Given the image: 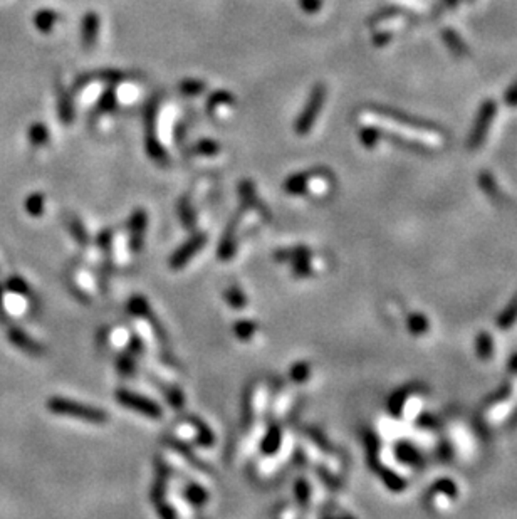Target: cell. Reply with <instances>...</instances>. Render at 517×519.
I'll list each match as a JSON object with an SVG mask.
<instances>
[{
    "instance_id": "6da1fadb",
    "label": "cell",
    "mask_w": 517,
    "mask_h": 519,
    "mask_svg": "<svg viewBox=\"0 0 517 519\" xmlns=\"http://www.w3.org/2000/svg\"><path fill=\"white\" fill-rule=\"evenodd\" d=\"M361 121L366 123L368 126L380 128V130L393 133L395 137H400L408 141H414L416 145H423L427 148H438L442 146V135L437 131H432L428 128H420L415 125H410L407 121H400V119L392 118V116L378 113V111H365L361 115Z\"/></svg>"
},
{
    "instance_id": "7a4b0ae2",
    "label": "cell",
    "mask_w": 517,
    "mask_h": 519,
    "mask_svg": "<svg viewBox=\"0 0 517 519\" xmlns=\"http://www.w3.org/2000/svg\"><path fill=\"white\" fill-rule=\"evenodd\" d=\"M48 409L56 415L79 418V420H88L92 424H103L108 420V415L103 410L94 409V407L78 404V402L64 400V398H51L48 402Z\"/></svg>"
},
{
    "instance_id": "3957f363",
    "label": "cell",
    "mask_w": 517,
    "mask_h": 519,
    "mask_svg": "<svg viewBox=\"0 0 517 519\" xmlns=\"http://www.w3.org/2000/svg\"><path fill=\"white\" fill-rule=\"evenodd\" d=\"M324 101H326V88H324L323 84H316V86L311 89L310 96H307V101L304 104L303 111H301V115L294 123L296 135L304 137V135L310 133L312 126H314L316 119H318L319 113H321Z\"/></svg>"
},
{
    "instance_id": "277c9868",
    "label": "cell",
    "mask_w": 517,
    "mask_h": 519,
    "mask_svg": "<svg viewBox=\"0 0 517 519\" xmlns=\"http://www.w3.org/2000/svg\"><path fill=\"white\" fill-rule=\"evenodd\" d=\"M285 192L289 193H311L323 197L331 190V180L324 173H298L292 175L284 184Z\"/></svg>"
},
{
    "instance_id": "5b68a950",
    "label": "cell",
    "mask_w": 517,
    "mask_h": 519,
    "mask_svg": "<svg viewBox=\"0 0 517 519\" xmlns=\"http://www.w3.org/2000/svg\"><path fill=\"white\" fill-rule=\"evenodd\" d=\"M118 402L121 405L128 407L131 410H136L138 413H143V415L150 417V418H160L161 417V409L150 398L143 397V395L133 393L130 390H119L116 393Z\"/></svg>"
},
{
    "instance_id": "8992f818",
    "label": "cell",
    "mask_w": 517,
    "mask_h": 519,
    "mask_svg": "<svg viewBox=\"0 0 517 519\" xmlns=\"http://www.w3.org/2000/svg\"><path fill=\"white\" fill-rule=\"evenodd\" d=\"M156 111L155 106L148 108L146 111V150L153 160L165 161L167 160V152L163 148V143L156 138Z\"/></svg>"
},
{
    "instance_id": "52a82bcc",
    "label": "cell",
    "mask_w": 517,
    "mask_h": 519,
    "mask_svg": "<svg viewBox=\"0 0 517 519\" xmlns=\"http://www.w3.org/2000/svg\"><path fill=\"white\" fill-rule=\"evenodd\" d=\"M267 398L269 390L265 383H258V385L252 386L249 395H247V417L258 418L261 413H264L265 409H267Z\"/></svg>"
},
{
    "instance_id": "ba28073f",
    "label": "cell",
    "mask_w": 517,
    "mask_h": 519,
    "mask_svg": "<svg viewBox=\"0 0 517 519\" xmlns=\"http://www.w3.org/2000/svg\"><path fill=\"white\" fill-rule=\"evenodd\" d=\"M99 15L96 12H86L81 19V42L86 49H91L92 46L98 42V36H99Z\"/></svg>"
},
{
    "instance_id": "9c48e42d",
    "label": "cell",
    "mask_w": 517,
    "mask_h": 519,
    "mask_svg": "<svg viewBox=\"0 0 517 519\" xmlns=\"http://www.w3.org/2000/svg\"><path fill=\"white\" fill-rule=\"evenodd\" d=\"M203 244H205V235H196V237L192 239V241H188L187 244H185L180 251H176L175 255L172 257V261H170V266H172L173 269H180V267H183L196 253H199V249L203 246Z\"/></svg>"
},
{
    "instance_id": "30bf717a",
    "label": "cell",
    "mask_w": 517,
    "mask_h": 519,
    "mask_svg": "<svg viewBox=\"0 0 517 519\" xmlns=\"http://www.w3.org/2000/svg\"><path fill=\"white\" fill-rule=\"evenodd\" d=\"M110 249H111V257L114 259L118 266L128 264L130 261V237L128 235L121 234H111L110 237Z\"/></svg>"
},
{
    "instance_id": "8fae6325",
    "label": "cell",
    "mask_w": 517,
    "mask_h": 519,
    "mask_svg": "<svg viewBox=\"0 0 517 519\" xmlns=\"http://www.w3.org/2000/svg\"><path fill=\"white\" fill-rule=\"evenodd\" d=\"M494 115H496V104H494V101H487V104L482 108L480 116H478V119H477L476 133H474L472 139H470V146H474V148H476V146L480 145V141L484 139L485 133H487L489 125H491Z\"/></svg>"
},
{
    "instance_id": "7c38bea8",
    "label": "cell",
    "mask_w": 517,
    "mask_h": 519,
    "mask_svg": "<svg viewBox=\"0 0 517 519\" xmlns=\"http://www.w3.org/2000/svg\"><path fill=\"white\" fill-rule=\"evenodd\" d=\"M0 306H3V309L12 316L26 315L27 308H29V304H27V296L12 291H3Z\"/></svg>"
},
{
    "instance_id": "4fadbf2b",
    "label": "cell",
    "mask_w": 517,
    "mask_h": 519,
    "mask_svg": "<svg viewBox=\"0 0 517 519\" xmlns=\"http://www.w3.org/2000/svg\"><path fill=\"white\" fill-rule=\"evenodd\" d=\"M9 340L12 342L14 346L21 348L22 351L26 353H32V355H39L42 351V348L39 346V343L34 342L29 335H26L21 328H10L9 331Z\"/></svg>"
},
{
    "instance_id": "5bb4252c",
    "label": "cell",
    "mask_w": 517,
    "mask_h": 519,
    "mask_svg": "<svg viewBox=\"0 0 517 519\" xmlns=\"http://www.w3.org/2000/svg\"><path fill=\"white\" fill-rule=\"evenodd\" d=\"M57 113H59L61 121L65 125L72 123V119H74V104H72L69 92L61 84H57Z\"/></svg>"
},
{
    "instance_id": "9a60e30c",
    "label": "cell",
    "mask_w": 517,
    "mask_h": 519,
    "mask_svg": "<svg viewBox=\"0 0 517 519\" xmlns=\"http://www.w3.org/2000/svg\"><path fill=\"white\" fill-rule=\"evenodd\" d=\"M208 111L214 115H223V111H229L234 106V96L227 91H215L214 95L208 98Z\"/></svg>"
},
{
    "instance_id": "2e32d148",
    "label": "cell",
    "mask_w": 517,
    "mask_h": 519,
    "mask_svg": "<svg viewBox=\"0 0 517 519\" xmlns=\"http://www.w3.org/2000/svg\"><path fill=\"white\" fill-rule=\"evenodd\" d=\"M106 344L110 350L121 351L130 344V333L123 326L110 328L106 331Z\"/></svg>"
},
{
    "instance_id": "e0dca14e",
    "label": "cell",
    "mask_w": 517,
    "mask_h": 519,
    "mask_svg": "<svg viewBox=\"0 0 517 519\" xmlns=\"http://www.w3.org/2000/svg\"><path fill=\"white\" fill-rule=\"evenodd\" d=\"M57 19H59V15H57V12H54L52 9H41L34 15V26H36V29L39 32L48 34L54 29Z\"/></svg>"
},
{
    "instance_id": "ac0fdd59",
    "label": "cell",
    "mask_w": 517,
    "mask_h": 519,
    "mask_svg": "<svg viewBox=\"0 0 517 519\" xmlns=\"http://www.w3.org/2000/svg\"><path fill=\"white\" fill-rule=\"evenodd\" d=\"M373 26H376L380 30H388L393 32L395 29H401L407 24V19L400 14H385V15H376L375 21L372 22Z\"/></svg>"
},
{
    "instance_id": "d6986e66",
    "label": "cell",
    "mask_w": 517,
    "mask_h": 519,
    "mask_svg": "<svg viewBox=\"0 0 517 519\" xmlns=\"http://www.w3.org/2000/svg\"><path fill=\"white\" fill-rule=\"evenodd\" d=\"M27 138H29L30 145L32 146H37V148H39V146H44L45 143L49 141L48 126L41 121L32 123V125L29 126V131H27Z\"/></svg>"
},
{
    "instance_id": "ffe728a7",
    "label": "cell",
    "mask_w": 517,
    "mask_h": 519,
    "mask_svg": "<svg viewBox=\"0 0 517 519\" xmlns=\"http://www.w3.org/2000/svg\"><path fill=\"white\" fill-rule=\"evenodd\" d=\"M96 103H98V110L103 111V113H110V111H113L118 104L116 89H113V88L103 89Z\"/></svg>"
},
{
    "instance_id": "44dd1931",
    "label": "cell",
    "mask_w": 517,
    "mask_h": 519,
    "mask_svg": "<svg viewBox=\"0 0 517 519\" xmlns=\"http://www.w3.org/2000/svg\"><path fill=\"white\" fill-rule=\"evenodd\" d=\"M130 228H131V232H130L131 237L130 239H131V241H134V239H136V247H140L141 239H143L141 235L146 228L145 212H136V214L133 215V219H131V224H130Z\"/></svg>"
},
{
    "instance_id": "7402d4cb",
    "label": "cell",
    "mask_w": 517,
    "mask_h": 519,
    "mask_svg": "<svg viewBox=\"0 0 517 519\" xmlns=\"http://www.w3.org/2000/svg\"><path fill=\"white\" fill-rule=\"evenodd\" d=\"M72 279L78 284V289L81 293H88L92 294L94 293V282H92V276L88 273L86 269H76L72 273Z\"/></svg>"
},
{
    "instance_id": "603a6c76",
    "label": "cell",
    "mask_w": 517,
    "mask_h": 519,
    "mask_svg": "<svg viewBox=\"0 0 517 519\" xmlns=\"http://www.w3.org/2000/svg\"><path fill=\"white\" fill-rule=\"evenodd\" d=\"M44 204L45 199L42 193H32L26 200V212L32 217H41L44 214Z\"/></svg>"
},
{
    "instance_id": "cb8c5ba5",
    "label": "cell",
    "mask_w": 517,
    "mask_h": 519,
    "mask_svg": "<svg viewBox=\"0 0 517 519\" xmlns=\"http://www.w3.org/2000/svg\"><path fill=\"white\" fill-rule=\"evenodd\" d=\"M194 152L200 157H215L220 152V145L214 139H199L194 146Z\"/></svg>"
},
{
    "instance_id": "d4e9b609",
    "label": "cell",
    "mask_w": 517,
    "mask_h": 519,
    "mask_svg": "<svg viewBox=\"0 0 517 519\" xmlns=\"http://www.w3.org/2000/svg\"><path fill=\"white\" fill-rule=\"evenodd\" d=\"M180 91L185 96H199L205 91V83L199 79H183L180 83Z\"/></svg>"
},
{
    "instance_id": "484cf974",
    "label": "cell",
    "mask_w": 517,
    "mask_h": 519,
    "mask_svg": "<svg viewBox=\"0 0 517 519\" xmlns=\"http://www.w3.org/2000/svg\"><path fill=\"white\" fill-rule=\"evenodd\" d=\"M116 96H118V103H133L134 99L138 98V88H134L133 84L128 83H121L119 89H116Z\"/></svg>"
},
{
    "instance_id": "4316f807",
    "label": "cell",
    "mask_w": 517,
    "mask_h": 519,
    "mask_svg": "<svg viewBox=\"0 0 517 519\" xmlns=\"http://www.w3.org/2000/svg\"><path fill=\"white\" fill-rule=\"evenodd\" d=\"M81 89H83V88H81ZM101 91H103L101 84L96 81V83H91L90 86H86L83 89V92H81V99H83V103H86V104L94 103V101H98Z\"/></svg>"
},
{
    "instance_id": "83f0119b",
    "label": "cell",
    "mask_w": 517,
    "mask_h": 519,
    "mask_svg": "<svg viewBox=\"0 0 517 519\" xmlns=\"http://www.w3.org/2000/svg\"><path fill=\"white\" fill-rule=\"evenodd\" d=\"M7 291H12V293H17V294H24V296H29L30 294V288L29 284L24 281V279H21L19 276H14L10 277L9 281H7Z\"/></svg>"
},
{
    "instance_id": "f1b7e54d",
    "label": "cell",
    "mask_w": 517,
    "mask_h": 519,
    "mask_svg": "<svg viewBox=\"0 0 517 519\" xmlns=\"http://www.w3.org/2000/svg\"><path fill=\"white\" fill-rule=\"evenodd\" d=\"M299 6L306 14H318L321 10L323 2L321 0H299Z\"/></svg>"
},
{
    "instance_id": "f546056e",
    "label": "cell",
    "mask_w": 517,
    "mask_h": 519,
    "mask_svg": "<svg viewBox=\"0 0 517 519\" xmlns=\"http://www.w3.org/2000/svg\"><path fill=\"white\" fill-rule=\"evenodd\" d=\"M235 331H237V335L241 336L242 340H249L250 335H252V333L256 331V326H254L252 323H249V321H244V323H239L237 324Z\"/></svg>"
},
{
    "instance_id": "4dcf8cb0",
    "label": "cell",
    "mask_w": 517,
    "mask_h": 519,
    "mask_svg": "<svg viewBox=\"0 0 517 519\" xmlns=\"http://www.w3.org/2000/svg\"><path fill=\"white\" fill-rule=\"evenodd\" d=\"M376 138H378V130H375V128H373V126L368 128V130H365V128H363V130H361L363 145L373 146V145H375Z\"/></svg>"
},
{
    "instance_id": "1f68e13d",
    "label": "cell",
    "mask_w": 517,
    "mask_h": 519,
    "mask_svg": "<svg viewBox=\"0 0 517 519\" xmlns=\"http://www.w3.org/2000/svg\"><path fill=\"white\" fill-rule=\"evenodd\" d=\"M445 37H447V41L450 42V48H452L455 52H464V49H465V48H464V44H462L460 39H458L457 36H455L454 32H450V30H447V32H445Z\"/></svg>"
},
{
    "instance_id": "d6a6232c",
    "label": "cell",
    "mask_w": 517,
    "mask_h": 519,
    "mask_svg": "<svg viewBox=\"0 0 517 519\" xmlns=\"http://www.w3.org/2000/svg\"><path fill=\"white\" fill-rule=\"evenodd\" d=\"M306 375H310V371H307L306 365L299 363V365L294 366V371H292V378H294V380H298V382L304 380V377H306Z\"/></svg>"
},
{
    "instance_id": "836d02e7",
    "label": "cell",
    "mask_w": 517,
    "mask_h": 519,
    "mask_svg": "<svg viewBox=\"0 0 517 519\" xmlns=\"http://www.w3.org/2000/svg\"><path fill=\"white\" fill-rule=\"evenodd\" d=\"M229 301L232 304L235 303V301H239L241 308H242V306H245V297H242L241 294L237 293V289H229Z\"/></svg>"
},
{
    "instance_id": "e575fe53",
    "label": "cell",
    "mask_w": 517,
    "mask_h": 519,
    "mask_svg": "<svg viewBox=\"0 0 517 519\" xmlns=\"http://www.w3.org/2000/svg\"><path fill=\"white\" fill-rule=\"evenodd\" d=\"M2 296H3V291H2V288H0V303H2Z\"/></svg>"
}]
</instances>
